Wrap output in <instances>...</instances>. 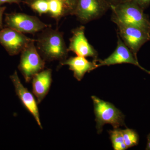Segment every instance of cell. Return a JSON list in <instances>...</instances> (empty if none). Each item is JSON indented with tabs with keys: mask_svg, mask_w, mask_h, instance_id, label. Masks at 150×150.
<instances>
[{
	"mask_svg": "<svg viewBox=\"0 0 150 150\" xmlns=\"http://www.w3.org/2000/svg\"><path fill=\"white\" fill-rule=\"evenodd\" d=\"M36 48L40 56L46 62L67 59L69 50L65 43L64 33L58 29L46 28L38 35Z\"/></svg>",
	"mask_w": 150,
	"mask_h": 150,
	"instance_id": "cell-1",
	"label": "cell"
},
{
	"mask_svg": "<svg viewBox=\"0 0 150 150\" xmlns=\"http://www.w3.org/2000/svg\"><path fill=\"white\" fill-rule=\"evenodd\" d=\"M111 20L116 25H130L139 28L150 33V21L144 10L133 0H128L111 6Z\"/></svg>",
	"mask_w": 150,
	"mask_h": 150,
	"instance_id": "cell-2",
	"label": "cell"
},
{
	"mask_svg": "<svg viewBox=\"0 0 150 150\" xmlns=\"http://www.w3.org/2000/svg\"><path fill=\"white\" fill-rule=\"evenodd\" d=\"M98 134L102 133L103 126L109 124L114 129L125 126L124 115L119 109L110 103L104 101L96 96H92Z\"/></svg>",
	"mask_w": 150,
	"mask_h": 150,
	"instance_id": "cell-3",
	"label": "cell"
},
{
	"mask_svg": "<svg viewBox=\"0 0 150 150\" xmlns=\"http://www.w3.org/2000/svg\"><path fill=\"white\" fill-rule=\"evenodd\" d=\"M35 42V40L30 42L21 53L18 69L27 83L45 68V61L38 53Z\"/></svg>",
	"mask_w": 150,
	"mask_h": 150,
	"instance_id": "cell-4",
	"label": "cell"
},
{
	"mask_svg": "<svg viewBox=\"0 0 150 150\" xmlns=\"http://www.w3.org/2000/svg\"><path fill=\"white\" fill-rule=\"evenodd\" d=\"M5 26L23 33L34 34L51 26L37 17L21 13L5 14Z\"/></svg>",
	"mask_w": 150,
	"mask_h": 150,
	"instance_id": "cell-5",
	"label": "cell"
},
{
	"mask_svg": "<svg viewBox=\"0 0 150 150\" xmlns=\"http://www.w3.org/2000/svg\"><path fill=\"white\" fill-rule=\"evenodd\" d=\"M109 9L104 0H77L73 15L86 23L100 18Z\"/></svg>",
	"mask_w": 150,
	"mask_h": 150,
	"instance_id": "cell-6",
	"label": "cell"
},
{
	"mask_svg": "<svg viewBox=\"0 0 150 150\" xmlns=\"http://www.w3.org/2000/svg\"><path fill=\"white\" fill-rule=\"evenodd\" d=\"M117 33L125 45L137 59L138 52L145 43L150 40V33L139 28L117 25Z\"/></svg>",
	"mask_w": 150,
	"mask_h": 150,
	"instance_id": "cell-7",
	"label": "cell"
},
{
	"mask_svg": "<svg viewBox=\"0 0 150 150\" xmlns=\"http://www.w3.org/2000/svg\"><path fill=\"white\" fill-rule=\"evenodd\" d=\"M34 40L9 28L0 30V44L10 56H15L21 53L30 42Z\"/></svg>",
	"mask_w": 150,
	"mask_h": 150,
	"instance_id": "cell-8",
	"label": "cell"
},
{
	"mask_svg": "<svg viewBox=\"0 0 150 150\" xmlns=\"http://www.w3.org/2000/svg\"><path fill=\"white\" fill-rule=\"evenodd\" d=\"M117 35L118 40L117 46L115 51L104 60L98 59V60L97 68L102 66L129 64L135 65L146 73L150 74V71H148L141 66L138 59L135 58L133 53L125 45L118 33Z\"/></svg>",
	"mask_w": 150,
	"mask_h": 150,
	"instance_id": "cell-9",
	"label": "cell"
},
{
	"mask_svg": "<svg viewBox=\"0 0 150 150\" xmlns=\"http://www.w3.org/2000/svg\"><path fill=\"white\" fill-rule=\"evenodd\" d=\"M85 27L81 25L72 30V36L70 39L68 47L69 51H72L77 56L90 57L94 60L98 59V53L93 46L89 43L85 34Z\"/></svg>",
	"mask_w": 150,
	"mask_h": 150,
	"instance_id": "cell-10",
	"label": "cell"
},
{
	"mask_svg": "<svg viewBox=\"0 0 150 150\" xmlns=\"http://www.w3.org/2000/svg\"><path fill=\"white\" fill-rule=\"evenodd\" d=\"M10 78L14 86L17 96L23 105L33 116L40 129H43L40 122L37 101L35 100L33 95L21 83L16 71Z\"/></svg>",
	"mask_w": 150,
	"mask_h": 150,
	"instance_id": "cell-11",
	"label": "cell"
},
{
	"mask_svg": "<svg viewBox=\"0 0 150 150\" xmlns=\"http://www.w3.org/2000/svg\"><path fill=\"white\" fill-rule=\"evenodd\" d=\"M91 62L85 57L77 56L71 57L60 62V66L67 65L74 73V76L78 81H81L86 73L90 72L97 68L98 60Z\"/></svg>",
	"mask_w": 150,
	"mask_h": 150,
	"instance_id": "cell-12",
	"label": "cell"
},
{
	"mask_svg": "<svg viewBox=\"0 0 150 150\" xmlns=\"http://www.w3.org/2000/svg\"><path fill=\"white\" fill-rule=\"evenodd\" d=\"M32 91L40 103L48 93L52 83V70H43L33 77L32 79Z\"/></svg>",
	"mask_w": 150,
	"mask_h": 150,
	"instance_id": "cell-13",
	"label": "cell"
},
{
	"mask_svg": "<svg viewBox=\"0 0 150 150\" xmlns=\"http://www.w3.org/2000/svg\"><path fill=\"white\" fill-rule=\"evenodd\" d=\"M109 133L113 149L125 150L128 149L124 142L121 129H114L113 130H110Z\"/></svg>",
	"mask_w": 150,
	"mask_h": 150,
	"instance_id": "cell-14",
	"label": "cell"
},
{
	"mask_svg": "<svg viewBox=\"0 0 150 150\" xmlns=\"http://www.w3.org/2000/svg\"><path fill=\"white\" fill-rule=\"evenodd\" d=\"M121 130L124 142L128 149L138 145L139 137L136 131L133 129H129Z\"/></svg>",
	"mask_w": 150,
	"mask_h": 150,
	"instance_id": "cell-15",
	"label": "cell"
},
{
	"mask_svg": "<svg viewBox=\"0 0 150 150\" xmlns=\"http://www.w3.org/2000/svg\"><path fill=\"white\" fill-rule=\"evenodd\" d=\"M35 1L36 0H24L23 1L24 3L28 5L30 3ZM60 1H62V2L65 5L71 13V15H73L77 0H60Z\"/></svg>",
	"mask_w": 150,
	"mask_h": 150,
	"instance_id": "cell-16",
	"label": "cell"
},
{
	"mask_svg": "<svg viewBox=\"0 0 150 150\" xmlns=\"http://www.w3.org/2000/svg\"><path fill=\"white\" fill-rule=\"evenodd\" d=\"M133 1L138 4L144 10L147 8L150 5V0H133Z\"/></svg>",
	"mask_w": 150,
	"mask_h": 150,
	"instance_id": "cell-17",
	"label": "cell"
},
{
	"mask_svg": "<svg viewBox=\"0 0 150 150\" xmlns=\"http://www.w3.org/2000/svg\"><path fill=\"white\" fill-rule=\"evenodd\" d=\"M110 7L111 6L117 5L118 4H121L128 0H104Z\"/></svg>",
	"mask_w": 150,
	"mask_h": 150,
	"instance_id": "cell-18",
	"label": "cell"
},
{
	"mask_svg": "<svg viewBox=\"0 0 150 150\" xmlns=\"http://www.w3.org/2000/svg\"><path fill=\"white\" fill-rule=\"evenodd\" d=\"M22 2L24 3V1L22 0H0V6L5 3L10 4H16L20 5L21 3Z\"/></svg>",
	"mask_w": 150,
	"mask_h": 150,
	"instance_id": "cell-19",
	"label": "cell"
},
{
	"mask_svg": "<svg viewBox=\"0 0 150 150\" xmlns=\"http://www.w3.org/2000/svg\"><path fill=\"white\" fill-rule=\"evenodd\" d=\"M6 8V6H0V30L3 28V16L5 11Z\"/></svg>",
	"mask_w": 150,
	"mask_h": 150,
	"instance_id": "cell-20",
	"label": "cell"
},
{
	"mask_svg": "<svg viewBox=\"0 0 150 150\" xmlns=\"http://www.w3.org/2000/svg\"><path fill=\"white\" fill-rule=\"evenodd\" d=\"M146 149L150 150V133L148 135L147 137V144Z\"/></svg>",
	"mask_w": 150,
	"mask_h": 150,
	"instance_id": "cell-21",
	"label": "cell"
}]
</instances>
